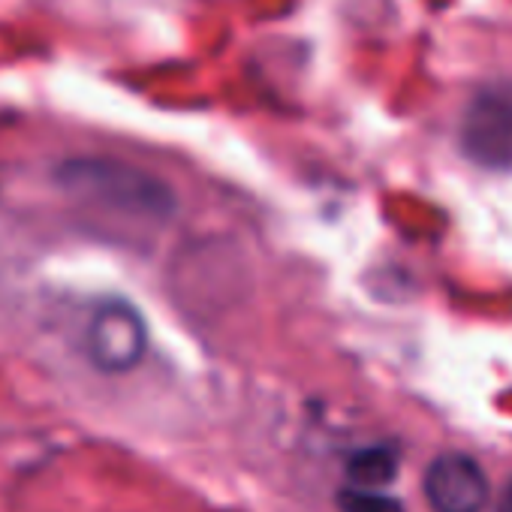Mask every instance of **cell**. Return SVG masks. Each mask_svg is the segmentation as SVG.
Wrapping results in <instances>:
<instances>
[{"mask_svg": "<svg viewBox=\"0 0 512 512\" xmlns=\"http://www.w3.org/2000/svg\"><path fill=\"white\" fill-rule=\"evenodd\" d=\"M398 473V458L389 446H368L359 449L356 455H350L347 461V479L350 488H362V491H380L383 485H389Z\"/></svg>", "mask_w": 512, "mask_h": 512, "instance_id": "5b68a950", "label": "cell"}, {"mask_svg": "<svg viewBox=\"0 0 512 512\" xmlns=\"http://www.w3.org/2000/svg\"><path fill=\"white\" fill-rule=\"evenodd\" d=\"M55 178L67 193L121 214L148 217V220H166L175 214L172 187L154 178L151 172L121 160H106V157L67 160L58 166Z\"/></svg>", "mask_w": 512, "mask_h": 512, "instance_id": "6da1fadb", "label": "cell"}, {"mask_svg": "<svg viewBox=\"0 0 512 512\" xmlns=\"http://www.w3.org/2000/svg\"><path fill=\"white\" fill-rule=\"evenodd\" d=\"M461 151L482 169H512V85H488L467 103Z\"/></svg>", "mask_w": 512, "mask_h": 512, "instance_id": "7a4b0ae2", "label": "cell"}, {"mask_svg": "<svg viewBox=\"0 0 512 512\" xmlns=\"http://www.w3.org/2000/svg\"><path fill=\"white\" fill-rule=\"evenodd\" d=\"M497 512H512V482L506 485V491H503V497L497 503Z\"/></svg>", "mask_w": 512, "mask_h": 512, "instance_id": "52a82bcc", "label": "cell"}, {"mask_svg": "<svg viewBox=\"0 0 512 512\" xmlns=\"http://www.w3.org/2000/svg\"><path fill=\"white\" fill-rule=\"evenodd\" d=\"M145 347H148L145 320L133 305L121 299H109L91 314L85 332V350L94 368L106 374L130 371L142 362Z\"/></svg>", "mask_w": 512, "mask_h": 512, "instance_id": "3957f363", "label": "cell"}, {"mask_svg": "<svg viewBox=\"0 0 512 512\" xmlns=\"http://www.w3.org/2000/svg\"><path fill=\"white\" fill-rule=\"evenodd\" d=\"M344 512H404L395 497H386L380 491H362V488H347L338 497Z\"/></svg>", "mask_w": 512, "mask_h": 512, "instance_id": "8992f818", "label": "cell"}, {"mask_svg": "<svg viewBox=\"0 0 512 512\" xmlns=\"http://www.w3.org/2000/svg\"><path fill=\"white\" fill-rule=\"evenodd\" d=\"M422 491L434 512H482L488 476L470 455L443 452L428 464Z\"/></svg>", "mask_w": 512, "mask_h": 512, "instance_id": "277c9868", "label": "cell"}]
</instances>
